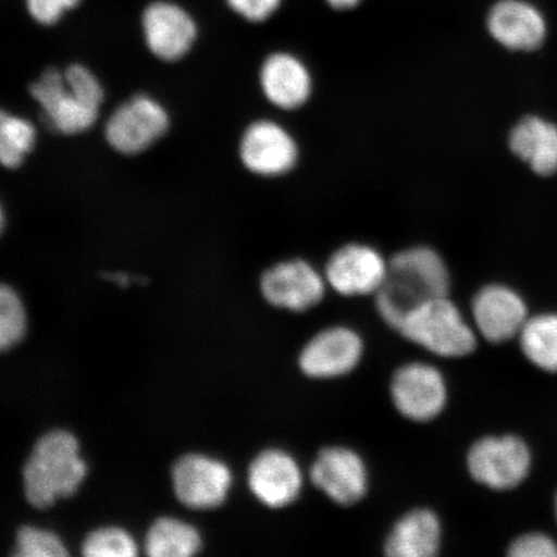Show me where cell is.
<instances>
[{"mask_svg": "<svg viewBox=\"0 0 557 557\" xmlns=\"http://www.w3.org/2000/svg\"><path fill=\"white\" fill-rule=\"evenodd\" d=\"M311 482L339 506H352L364 498L368 471L357 451L326 447L319 451L310 471Z\"/></svg>", "mask_w": 557, "mask_h": 557, "instance_id": "cell-12", "label": "cell"}, {"mask_svg": "<svg viewBox=\"0 0 557 557\" xmlns=\"http://www.w3.org/2000/svg\"><path fill=\"white\" fill-rule=\"evenodd\" d=\"M519 339L522 354L532 364L545 372H557V313L528 318Z\"/></svg>", "mask_w": 557, "mask_h": 557, "instance_id": "cell-22", "label": "cell"}, {"mask_svg": "<svg viewBox=\"0 0 557 557\" xmlns=\"http://www.w3.org/2000/svg\"><path fill=\"white\" fill-rule=\"evenodd\" d=\"M78 438L64 430L50 431L34 445L23 471L27 503L51 507L59 499L74 496L87 476Z\"/></svg>", "mask_w": 557, "mask_h": 557, "instance_id": "cell-2", "label": "cell"}, {"mask_svg": "<svg viewBox=\"0 0 557 557\" xmlns=\"http://www.w3.org/2000/svg\"><path fill=\"white\" fill-rule=\"evenodd\" d=\"M363 0H325V3L332 7L333 10L348 11L358 7Z\"/></svg>", "mask_w": 557, "mask_h": 557, "instance_id": "cell-31", "label": "cell"}, {"mask_svg": "<svg viewBox=\"0 0 557 557\" xmlns=\"http://www.w3.org/2000/svg\"><path fill=\"white\" fill-rule=\"evenodd\" d=\"M531 466V450L513 435L480 438L472 444L468 455L471 478L494 491L513 490L520 485Z\"/></svg>", "mask_w": 557, "mask_h": 557, "instance_id": "cell-5", "label": "cell"}, {"mask_svg": "<svg viewBox=\"0 0 557 557\" xmlns=\"http://www.w3.org/2000/svg\"><path fill=\"white\" fill-rule=\"evenodd\" d=\"M363 351V339L357 332L333 326L309 341L299 357V367L311 379H336L352 372Z\"/></svg>", "mask_w": 557, "mask_h": 557, "instance_id": "cell-14", "label": "cell"}, {"mask_svg": "<svg viewBox=\"0 0 557 557\" xmlns=\"http://www.w3.org/2000/svg\"><path fill=\"white\" fill-rule=\"evenodd\" d=\"M143 30L149 51L165 62L184 59L198 38V27L190 13L171 2L146 7Z\"/></svg>", "mask_w": 557, "mask_h": 557, "instance_id": "cell-13", "label": "cell"}, {"mask_svg": "<svg viewBox=\"0 0 557 557\" xmlns=\"http://www.w3.org/2000/svg\"><path fill=\"white\" fill-rule=\"evenodd\" d=\"M16 556L65 557L67 549L58 534L46 529L21 527L16 535Z\"/></svg>", "mask_w": 557, "mask_h": 557, "instance_id": "cell-26", "label": "cell"}, {"mask_svg": "<svg viewBox=\"0 0 557 557\" xmlns=\"http://www.w3.org/2000/svg\"><path fill=\"white\" fill-rule=\"evenodd\" d=\"M65 81L70 89L85 101L89 107L100 109L104 99V90L101 82L95 73L86 66L74 64L66 67Z\"/></svg>", "mask_w": 557, "mask_h": 557, "instance_id": "cell-27", "label": "cell"}, {"mask_svg": "<svg viewBox=\"0 0 557 557\" xmlns=\"http://www.w3.org/2000/svg\"><path fill=\"white\" fill-rule=\"evenodd\" d=\"M103 278L116 283L117 285H120V287H128L129 283L132 282V277L125 273L103 274Z\"/></svg>", "mask_w": 557, "mask_h": 557, "instance_id": "cell-32", "label": "cell"}, {"mask_svg": "<svg viewBox=\"0 0 557 557\" xmlns=\"http://www.w3.org/2000/svg\"><path fill=\"white\" fill-rule=\"evenodd\" d=\"M388 261L366 243H348L334 250L324 269L326 283L345 297L377 294L385 282Z\"/></svg>", "mask_w": 557, "mask_h": 557, "instance_id": "cell-7", "label": "cell"}, {"mask_svg": "<svg viewBox=\"0 0 557 557\" xmlns=\"http://www.w3.org/2000/svg\"><path fill=\"white\" fill-rule=\"evenodd\" d=\"M172 482L181 504L194 510H211L225 503L233 476L224 462L193 453L173 465Z\"/></svg>", "mask_w": 557, "mask_h": 557, "instance_id": "cell-9", "label": "cell"}, {"mask_svg": "<svg viewBox=\"0 0 557 557\" xmlns=\"http://www.w3.org/2000/svg\"><path fill=\"white\" fill-rule=\"evenodd\" d=\"M239 157L246 169L261 177H281L298 163L294 136L282 124L262 120L249 124L240 138Z\"/></svg>", "mask_w": 557, "mask_h": 557, "instance_id": "cell-8", "label": "cell"}, {"mask_svg": "<svg viewBox=\"0 0 557 557\" xmlns=\"http://www.w3.org/2000/svg\"><path fill=\"white\" fill-rule=\"evenodd\" d=\"M82 554L87 557H132L138 554V547L124 529L107 527L87 535Z\"/></svg>", "mask_w": 557, "mask_h": 557, "instance_id": "cell-25", "label": "cell"}, {"mask_svg": "<svg viewBox=\"0 0 557 557\" xmlns=\"http://www.w3.org/2000/svg\"><path fill=\"white\" fill-rule=\"evenodd\" d=\"M471 311L478 331L492 344L519 336L528 320L524 299L504 284H490L480 289L472 299Z\"/></svg>", "mask_w": 557, "mask_h": 557, "instance_id": "cell-15", "label": "cell"}, {"mask_svg": "<svg viewBox=\"0 0 557 557\" xmlns=\"http://www.w3.org/2000/svg\"><path fill=\"white\" fill-rule=\"evenodd\" d=\"M404 338L443 358L468 357L476 348V336L448 296L431 299L403 320Z\"/></svg>", "mask_w": 557, "mask_h": 557, "instance_id": "cell-3", "label": "cell"}, {"mask_svg": "<svg viewBox=\"0 0 557 557\" xmlns=\"http://www.w3.org/2000/svg\"><path fill=\"white\" fill-rule=\"evenodd\" d=\"M81 2L82 0H25L29 15L45 26L58 24L67 11L76 9Z\"/></svg>", "mask_w": 557, "mask_h": 557, "instance_id": "cell-28", "label": "cell"}, {"mask_svg": "<svg viewBox=\"0 0 557 557\" xmlns=\"http://www.w3.org/2000/svg\"><path fill=\"white\" fill-rule=\"evenodd\" d=\"M325 276L305 260L283 261L261 276V294L270 305L295 312L308 311L323 301Z\"/></svg>", "mask_w": 557, "mask_h": 557, "instance_id": "cell-10", "label": "cell"}, {"mask_svg": "<svg viewBox=\"0 0 557 557\" xmlns=\"http://www.w3.org/2000/svg\"><path fill=\"white\" fill-rule=\"evenodd\" d=\"M30 95L38 102L45 123L55 134L81 135L99 120L100 109L89 107L69 88L64 72L50 67L30 86Z\"/></svg>", "mask_w": 557, "mask_h": 557, "instance_id": "cell-6", "label": "cell"}, {"mask_svg": "<svg viewBox=\"0 0 557 557\" xmlns=\"http://www.w3.org/2000/svg\"><path fill=\"white\" fill-rule=\"evenodd\" d=\"M508 148L539 176L557 173V125L541 116L522 117L508 136Z\"/></svg>", "mask_w": 557, "mask_h": 557, "instance_id": "cell-19", "label": "cell"}, {"mask_svg": "<svg viewBox=\"0 0 557 557\" xmlns=\"http://www.w3.org/2000/svg\"><path fill=\"white\" fill-rule=\"evenodd\" d=\"M171 125L169 111L149 95H136L117 107L104 125L111 149L137 156L162 138Z\"/></svg>", "mask_w": 557, "mask_h": 557, "instance_id": "cell-4", "label": "cell"}, {"mask_svg": "<svg viewBox=\"0 0 557 557\" xmlns=\"http://www.w3.org/2000/svg\"><path fill=\"white\" fill-rule=\"evenodd\" d=\"M260 86L267 100L282 110H297L308 103L313 79L308 65L289 52L268 55L260 69Z\"/></svg>", "mask_w": 557, "mask_h": 557, "instance_id": "cell-18", "label": "cell"}, {"mask_svg": "<svg viewBox=\"0 0 557 557\" xmlns=\"http://www.w3.org/2000/svg\"><path fill=\"white\" fill-rule=\"evenodd\" d=\"M442 546V524L428 508H417L396 522L385 543L392 557H433Z\"/></svg>", "mask_w": 557, "mask_h": 557, "instance_id": "cell-20", "label": "cell"}, {"mask_svg": "<svg viewBox=\"0 0 557 557\" xmlns=\"http://www.w3.org/2000/svg\"><path fill=\"white\" fill-rule=\"evenodd\" d=\"M555 510H556V520H557V496H556Z\"/></svg>", "mask_w": 557, "mask_h": 557, "instance_id": "cell-33", "label": "cell"}, {"mask_svg": "<svg viewBox=\"0 0 557 557\" xmlns=\"http://www.w3.org/2000/svg\"><path fill=\"white\" fill-rule=\"evenodd\" d=\"M37 141V131L24 117L0 114V162L7 170L18 169Z\"/></svg>", "mask_w": 557, "mask_h": 557, "instance_id": "cell-23", "label": "cell"}, {"mask_svg": "<svg viewBox=\"0 0 557 557\" xmlns=\"http://www.w3.org/2000/svg\"><path fill=\"white\" fill-rule=\"evenodd\" d=\"M230 9L249 23H264L281 9L283 0H226Z\"/></svg>", "mask_w": 557, "mask_h": 557, "instance_id": "cell-30", "label": "cell"}, {"mask_svg": "<svg viewBox=\"0 0 557 557\" xmlns=\"http://www.w3.org/2000/svg\"><path fill=\"white\" fill-rule=\"evenodd\" d=\"M392 399L403 417L429 422L441 414L447 404V383L435 367L409 363L394 373Z\"/></svg>", "mask_w": 557, "mask_h": 557, "instance_id": "cell-11", "label": "cell"}, {"mask_svg": "<svg viewBox=\"0 0 557 557\" xmlns=\"http://www.w3.org/2000/svg\"><path fill=\"white\" fill-rule=\"evenodd\" d=\"M450 274L443 257L430 247L400 250L388 261L385 282L375 294L383 322L398 332L410 312L431 299L449 295Z\"/></svg>", "mask_w": 557, "mask_h": 557, "instance_id": "cell-1", "label": "cell"}, {"mask_svg": "<svg viewBox=\"0 0 557 557\" xmlns=\"http://www.w3.org/2000/svg\"><path fill=\"white\" fill-rule=\"evenodd\" d=\"M486 27L499 46L513 52H532L545 44L547 23L527 0H499L487 13Z\"/></svg>", "mask_w": 557, "mask_h": 557, "instance_id": "cell-16", "label": "cell"}, {"mask_svg": "<svg viewBox=\"0 0 557 557\" xmlns=\"http://www.w3.org/2000/svg\"><path fill=\"white\" fill-rule=\"evenodd\" d=\"M248 483L264 506L282 508L294 504L301 493L302 473L287 451L268 449L250 463Z\"/></svg>", "mask_w": 557, "mask_h": 557, "instance_id": "cell-17", "label": "cell"}, {"mask_svg": "<svg viewBox=\"0 0 557 557\" xmlns=\"http://www.w3.org/2000/svg\"><path fill=\"white\" fill-rule=\"evenodd\" d=\"M26 333V311L16 290L0 288V348L10 350L23 341Z\"/></svg>", "mask_w": 557, "mask_h": 557, "instance_id": "cell-24", "label": "cell"}, {"mask_svg": "<svg viewBox=\"0 0 557 557\" xmlns=\"http://www.w3.org/2000/svg\"><path fill=\"white\" fill-rule=\"evenodd\" d=\"M508 555L512 557H556V542L543 533H528L511 543Z\"/></svg>", "mask_w": 557, "mask_h": 557, "instance_id": "cell-29", "label": "cell"}, {"mask_svg": "<svg viewBox=\"0 0 557 557\" xmlns=\"http://www.w3.org/2000/svg\"><path fill=\"white\" fill-rule=\"evenodd\" d=\"M201 548L197 529L185 521L160 518L146 535V554L151 557H190Z\"/></svg>", "mask_w": 557, "mask_h": 557, "instance_id": "cell-21", "label": "cell"}]
</instances>
